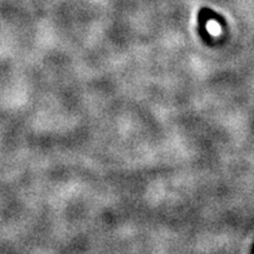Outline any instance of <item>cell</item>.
<instances>
[{
    "instance_id": "cell-1",
    "label": "cell",
    "mask_w": 254,
    "mask_h": 254,
    "mask_svg": "<svg viewBox=\"0 0 254 254\" xmlns=\"http://www.w3.org/2000/svg\"><path fill=\"white\" fill-rule=\"evenodd\" d=\"M208 27H209V30L212 31V34H218L219 32V26L217 25V23L209 22L208 23Z\"/></svg>"
}]
</instances>
